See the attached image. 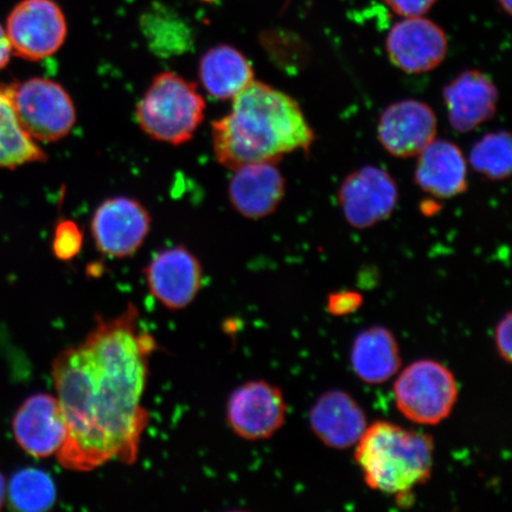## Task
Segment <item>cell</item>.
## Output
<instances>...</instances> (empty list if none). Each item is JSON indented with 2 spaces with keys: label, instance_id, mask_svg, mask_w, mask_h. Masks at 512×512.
I'll return each instance as SVG.
<instances>
[{
  "label": "cell",
  "instance_id": "cell-1",
  "mask_svg": "<svg viewBox=\"0 0 512 512\" xmlns=\"http://www.w3.org/2000/svg\"><path fill=\"white\" fill-rule=\"evenodd\" d=\"M156 349L155 338L140 329L138 307L128 304L118 317H98L85 341L57 355L51 376L68 426L56 454L64 469L137 462L150 420L142 401Z\"/></svg>",
  "mask_w": 512,
  "mask_h": 512
},
{
  "label": "cell",
  "instance_id": "cell-2",
  "mask_svg": "<svg viewBox=\"0 0 512 512\" xmlns=\"http://www.w3.org/2000/svg\"><path fill=\"white\" fill-rule=\"evenodd\" d=\"M211 132L217 162L232 170L277 163L288 153L309 150L315 142L298 102L255 80L235 96L232 111L214 121Z\"/></svg>",
  "mask_w": 512,
  "mask_h": 512
},
{
  "label": "cell",
  "instance_id": "cell-3",
  "mask_svg": "<svg viewBox=\"0 0 512 512\" xmlns=\"http://www.w3.org/2000/svg\"><path fill=\"white\" fill-rule=\"evenodd\" d=\"M355 459L370 489L402 496L431 478L434 443L426 433L377 421L358 441Z\"/></svg>",
  "mask_w": 512,
  "mask_h": 512
},
{
  "label": "cell",
  "instance_id": "cell-4",
  "mask_svg": "<svg viewBox=\"0 0 512 512\" xmlns=\"http://www.w3.org/2000/svg\"><path fill=\"white\" fill-rule=\"evenodd\" d=\"M206 101L195 83L172 72L160 73L152 80L137 106L142 130L157 142L182 145L190 142L201 126Z\"/></svg>",
  "mask_w": 512,
  "mask_h": 512
},
{
  "label": "cell",
  "instance_id": "cell-5",
  "mask_svg": "<svg viewBox=\"0 0 512 512\" xmlns=\"http://www.w3.org/2000/svg\"><path fill=\"white\" fill-rule=\"evenodd\" d=\"M396 406L407 419L420 425H437L453 411L458 399L457 381L443 364L414 362L394 384Z\"/></svg>",
  "mask_w": 512,
  "mask_h": 512
},
{
  "label": "cell",
  "instance_id": "cell-6",
  "mask_svg": "<svg viewBox=\"0 0 512 512\" xmlns=\"http://www.w3.org/2000/svg\"><path fill=\"white\" fill-rule=\"evenodd\" d=\"M14 105L19 123L35 142H57L76 124L73 99L53 80L32 78L14 83Z\"/></svg>",
  "mask_w": 512,
  "mask_h": 512
},
{
  "label": "cell",
  "instance_id": "cell-7",
  "mask_svg": "<svg viewBox=\"0 0 512 512\" xmlns=\"http://www.w3.org/2000/svg\"><path fill=\"white\" fill-rule=\"evenodd\" d=\"M12 54L37 62L59 51L68 35V24L61 6L54 0H22L6 21Z\"/></svg>",
  "mask_w": 512,
  "mask_h": 512
},
{
  "label": "cell",
  "instance_id": "cell-8",
  "mask_svg": "<svg viewBox=\"0 0 512 512\" xmlns=\"http://www.w3.org/2000/svg\"><path fill=\"white\" fill-rule=\"evenodd\" d=\"M91 229L99 252L125 259L143 246L150 233L151 215L133 198H108L95 210Z\"/></svg>",
  "mask_w": 512,
  "mask_h": 512
},
{
  "label": "cell",
  "instance_id": "cell-9",
  "mask_svg": "<svg viewBox=\"0 0 512 512\" xmlns=\"http://www.w3.org/2000/svg\"><path fill=\"white\" fill-rule=\"evenodd\" d=\"M338 201L350 226L366 229L389 219L398 204L399 189L386 170L364 166L344 179Z\"/></svg>",
  "mask_w": 512,
  "mask_h": 512
},
{
  "label": "cell",
  "instance_id": "cell-10",
  "mask_svg": "<svg viewBox=\"0 0 512 512\" xmlns=\"http://www.w3.org/2000/svg\"><path fill=\"white\" fill-rule=\"evenodd\" d=\"M287 405L283 392L266 381H251L229 396L227 421L236 435L252 441L271 438L284 425Z\"/></svg>",
  "mask_w": 512,
  "mask_h": 512
},
{
  "label": "cell",
  "instance_id": "cell-11",
  "mask_svg": "<svg viewBox=\"0 0 512 512\" xmlns=\"http://www.w3.org/2000/svg\"><path fill=\"white\" fill-rule=\"evenodd\" d=\"M144 273L151 296L169 310L185 309L201 290V262L183 246L158 252Z\"/></svg>",
  "mask_w": 512,
  "mask_h": 512
},
{
  "label": "cell",
  "instance_id": "cell-12",
  "mask_svg": "<svg viewBox=\"0 0 512 512\" xmlns=\"http://www.w3.org/2000/svg\"><path fill=\"white\" fill-rule=\"evenodd\" d=\"M12 433L25 453L36 459L56 456L67 439L66 418L55 396L31 395L12 419Z\"/></svg>",
  "mask_w": 512,
  "mask_h": 512
},
{
  "label": "cell",
  "instance_id": "cell-13",
  "mask_svg": "<svg viewBox=\"0 0 512 512\" xmlns=\"http://www.w3.org/2000/svg\"><path fill=\"white\" fill-rule=\"evenodd\" d=\"M386 48L395 67L408 74H422L444 62L448 41L445 31L431 19L409 17L390 29Z\"/></svg>",
  "mask_w": 512,
  "mask_h": 512
},
{
  "label": "cell",
  "instance_id": "cell-14",
  "mask_svg": "<svg viewBox=\"0 0 512 512\" xmlns=\"http://www.w3.org/2000/svg\"><path fill=\"white\" fill-rule=\"evenodd\" d=\"M437 131L438 120L430 106L419 100H402L384 110L377 133L390 155L408 158L420 155Z\"/></svg>",
  "mask_w": 512,
  "mask_h": 512
},
{
  "label": "cell",
  "instance_id": "cell-15",
  "mask_svg": "<svg viewBox=\"0 0 512 512\" xmlns=\"http://www.w3.org/2000/svg\"><path fill=\"white\" fill-rule=\"evenodd\" d=\"M286 182L275 163H253L235 169L229 183V201L246 219L270 216L284 200Z\"/></svg>",
  "mask_w": 512,
  "mask_h": 512
},
{
  "label": "cell",
  "instance_id": "cell-16",
  "mask_svg": "<svg viewBox=\"0 0 512 512\" xmlns=\"http://www.w3.org/2000/svg\"><path fill=\"white\" fill-rule=\"evenodd\" d=\"M448 120L459 133H469L494 117L498 105L495 83L478 70H466L444 89Z\"/></svg>",
  "mask_w": 512,
  "mask_h": 512
},
{
  "label": "cell",
  "instance_id": "cell-17",
  "mask_svg": "<svg viewBox=\"0 0 512 512\" xmlns=\"http://www.w3.org/2000/svg\"><path fill=\"white\" fill-rule=\"evenodd\" d=\"M310 424L324 445L338 450L356 445L368 427L363 409L341 390L320 396L311 409Z\"/></svg>",
  "mask_w": 512,
  "mask_h": 512
},
{
  "label": "cell",
  "instance_id": "cell-18",
  "mask_svg": "<svg viewBox=\"0 0 512 512\" xmlns=\"http://www.w3.org/2000/svg\"><path fill=\"white\" fill-rule=\"evenodd\" d=\"M415 182L437 198H452L467 189V164L462 150L448 140H433L420 152Z\"/></svg>",
  "mask_w": 512,
  "mask_h": 512
},
{
  "label": "cell",
  "instance_id": "cell-19",
  "mask_svg": "<svg viewBox=\"0 0 512 512\" xmlns=\"http://www.w3.org/2000/svg\"><path fill=\"white\" fill-rule=\"evenodd\" d=\"M198 73L204 89L219 100H233L254 81L251 62L229 44L209 49L202 56Z\"/></svg>",
  "mask_w": 512,
  "mask_h": 512
},
{
  "label": "cell",
  "instance_id": "cell-20",
  "mask_svg": "<svg viewBox=\"0 0 512 512\" xmlns=\"http://www.w3.org/2000/svg\"><path fill=\"white\" fill-rule=\"evenodd\" d=\"M351 366L367 383L379 384L392 379L401 367L400 350L392 332L382 326L361 332L352 345Z\"/></svg>",
  "mask_w": 512,
  "mask_h": 512
},
{
  "label": "cell",
  "instance_id": "cell-21",
  "mask_svg": "<svg viewBox=\"0 0 512 512\" xmlns=\"http://www.w3.org/2000/svg\"><path fill=\"white\" fill-rule=\"evenodd\" d=\"M47 155L19 123L14 105V83H0V169L43 163Z\"/></svg>",
  "mask_w": 512,
  "mask_h": 512
},
{
  "label": "cell",
  "instance_id": "cell-22",
  "mask_svg": "<svg viewBox=\"0 0 512 512\" xmlns=\"http://www.w3.org/2000/svg\"><path fill=\"white\" fill-rule=\"evenodd\" d=\"M6 492L11 508L21 512L48 511L57 498L56 485L49 473L32 467L16 472Z\"/></svg>",
  "mask_w": 512,
  "mask_h": 512
},
{
  "label": "cell",
  "instance_id": "cell-23",
  "mask_svg": "<svg viewBox=\"0 0 512 512\" xmlns=\"http://www.w3.org/2000/svg\"><path fill=\"white\" fill-rule=\"evenodd\" d=\"M472 168L491 181H504L511 175L512 143L508 132L486 134L473 145L470 153Z\"/></svg>",
  "mask_w": 512,
  "mask_h": 512
},
{
  "label": "cell",
  "instance_id": "cell-24",
  "mask_svg": "<svg viewBox=\"0 0 512 512\" xmlns=\"http://www.w3.org/2000/svg\"><path fill=\"white\" fill-rule=\"evenodd\" d=\"M82 232L74 221L64 220L57 224L53 238V253L61 261H70L81 252Z\"/></svg>",
  "mask_w": 512,
  "mask_h": 512
},
{
  "label": "cell",
  "instance_id": "cell-25",
  "mask_svg": "<svg viewBox=\"0 0 512 512\" xmlns=\"http://www.w3.org/2000/svg\"><path fill=\"white\" fill-rule=\"evenodd\" d=\"M363 298L360 293L343 291L332 293L328 300V310L331 315L345 316L354 313L362 306Z\"/></svg>",
  "mask_w": 512,
  "mask_h": 512
},
{
  "label": "cell",
  "instance_id": "cell-26",
  "mask_svg": "<svg viewBox=\"0 0 512 512\" xmlns=\"http://www.w3.org/2000/svg\"><path fill=\"white\" fill-rule=\"evenodd\" d=\"M396 15L403 18L425 16L437 0H384Z\"/></svg>",
  "mask_w": 512,
  "mask_h": 512
},
{
  "label": "cell",
  "instance_id": "cell-27",
  "mask_svg": "<svg viewBox=\"0 0 512 512\" xmlns=\"http://www.w3.org/2000/svg\"><path fill=\"white\" fill-rule=\"evenodd\" d=\"M511 313L509 312L496 328V347L505 362H511Z\"/></svg>",
  "mask_w": 512,
  "mask_h": 512
},
{
  "label": "cell",
  "instance_id": "cell-28",
  "mask_svg": "<svg viewBox=\"0 0 512 512\" xmlns=\"http://www.w3.org/2000/svg\"><path fill=\"white\" fill-rule=\"evenodd\" d=\"M11 55L12 49L8 35H6L3 25L0 24V70L8 66V63L11 60Z\"/></svg>",
  "mask_w": 512,
  "mask_h": 512
},
{
  "label": "cell",
  "instance_id": "cell-29",
  "mask_svg": "<svg viewBox=\"0 0 512 512\" xmlns=\"http://www.w3.org/2000/svg\"><path fill=\"white\" fill-rule=\"evenodd\" d=\"M6 499V482L3 473L0 472V509L3 508Z\"/></svg>",
  "mask_w": 512,
  "mask_h": 512
},
{
  "label": "cell",
  "instance_id": "cell-30",
  "mask_svg": "<svg viewBox=\"0 0 512 512\" xmlns=\"http://www.w3.org/2000/svg\"><path fill=\"white\" fill-rule=\"evenodd\" d=\"M497 3L501 6L504 12L511 15V0H497Z\"/></svg>",
  "mask_w": 512,
  "mask_h": 512
},
{
  "label": "cell",
  "instance_id": "cell-31",
  "mask_svg": "<svg viewBox=\"0 0 512 512\" xmlns=\"http://www.w3.org/2000/svg\"><path fill=\"white\" fill-rule=\"evenodd\" d=\"M203 2H213V0H203Z\"/></svg>",
  "mask_w": 512,
  "mask_h": 512
}]
</instances>
